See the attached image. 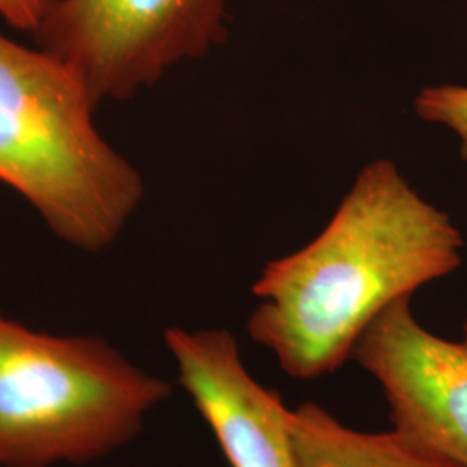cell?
I'll return each instance as SVG.
<instances>
[{"label": "cell", "instance_id": "7", "mask_svg": "<svg viewBox=\"0 0 467 467\" xmlns=\"http://www.w3.org/2000/svg\"><path fill=\"white\" fill-rule=\"evenodd\" d=\"M298 467H464L403 434L362 433L316 401L285 410Z\"/></svg>", "mask_w": 467, "mask_h": 467}, {"label": "cell", "instance_id": "6", "mask_svg": "<svg viewBox=\"0 0 467 467\" xmlns=\"http://www.w3.org/2000/svg\"><path fill=\"white\" fill-rule=\"evenodd\" d=\"M165 345L231 466L298 467L281 395L251 376L231 331L170 327Z\"/></svg>", "mask_w": 467, "mask_h": 467}, {"label": "cell", "instance_id": "8", "mask_svg": "<svg viewBox=\"0 0 467 467\" xmlns=\"http://www.w3.org/2000/svg\"><path fill=\"white\" fill-rule=\"evenodd\" d=\"M414 108L420 119L443 125L461 139V154L467 163V87H428L419 92Z\"/></svg>", "mask_w": 467, "mask_h": 467}, {"label": "cell", "instance_id": "4", "mask_svg": "<svg viewBox=\"0 0 467 467\" xmlns=\"http://www.w3.org/2000/svg\"><path fill=\"white\" fill-rule=\"evenodd\" d=\"M225 23L227 0H50L32 36L100 104L206 56L225 40Z\"/></svg>", "mask_w": 467, "mask_h": 467}, {"label": "cell", "instance_id": "1", "mask_svg": "<svg viewBox=\"0 0 467 467\" xmlns=\"http://www.w3.org/2000/svg\"><path fill=\"white\" fill-rule=\"evenodd\" d=\"M462 235L391 160L360 170L327 225L251 285L248 334L295 379L333 374L389 305L461 267Z\"/></svg>", "mask_w": 467, "mask_h": 467}, {"label": "cell", "instance_id": "5", "mask_svg": "<svg viewBox=\"0 0 467 467\" xmlns=\"http://www.w3.org/2000/svg\"><path fill=\"white\" fill-rule=\"evenodd\" d=\"M351 360L381 384L393 430L467 467V347L426 331L410 296L357 339Z\"/></svg>", "mask_w": 467, "mask_h": 467}, {"label": "cell", "instance_id": "3", "mask_svg": "<svg viewBox=\"0 0 467 467\" xmlns=\"http://www.w3.org/2000/svg\"><path fill=\"white\" fill-rule=\"evenodd\" d=\"M170 395L100 337L38 333L0 312V467L99 459Z\"/></svg>", "mask_w": 467, "mask_h": 467}, {"label": "cell", "instance_id": "10", "mask_svg": "<svg viewBox=\"0 0 467 467\" xmlns=\"http://www.w3.org/2000/svg\"><path fill=\"white\" fill-rule=\"evenodd\" d=\"M464 343H466V347H467V320H466V324H464Z\"/></svg>", "mask_w": 467, "mask_h": 467}, {"label": "cell", "instance_id": "2", "mask_svg": "<svg viewBox=\"0 0 467 467\" xmlns=\"http://www.w3.org/2000/svg\"><path fill=\"white\" fill-rule=\"evenodd\" d=\"M96 106L63 61L0 34V182L61 241L88 253L115 243L146 191L98 130Z\"/></svg>", "mask_w": 467, "mask_h": 467}, {"label": "cell", "instance_id": "9", "mask_svg": "<svg viewBox=\"0 0 467 467\" xmlns=\"http://www.w3.org/2000/svg\"><path fill=\"white\" fill-rule=\"evenodd\" d=\"M49 4L50 0H0V16L9 26L32 35Z\"/></svg>", "mask_w": 467, "mask_h": 467}]
</instances>
